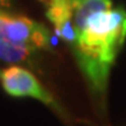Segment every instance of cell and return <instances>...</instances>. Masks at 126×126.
<instances>
[{
    "label": "cell",
    "instance_id": "1",
    "mask_svg": "<svg viewBox=\"0 0 126 126\" xmlns=\"http://www.w3.org/2000/svg\"><path fill=\"white\" fill-rule=\"evenodd\" d=\"M125 38L126 12L122 8L94 14L78 32L75 55L94 93H105L110 69Z\"/></svg>",
    "mask_w": 126,
    "mask_h": 126
},
{
    "label": "cell",
    "instance_id": "7",
    "mask_svg": "<svg viewBox=\"0 0 126 126\" xmlns=\"http://www.w3.org/2000/svg\"><path fill=\"white\" fill-rule=\"evenodd\" d=\"M1 74H3V71H1V70H0V78H1Z\"/></svg>",
    "mask_w": 126,
    "mask_h": 126
},
{
    "label": "cell",
    "instance_id": "3",
    "mask_svg": "<svg viewBox=\"0 0 126 126\" xmlns=\"http://www.w3.org/2000/svg\"><path fill=\"white\" fill-rule=\"evenodd\" d=\"M0 79L4 91L13 97H32L52 108H57L54 97L42 87L33 74L24 68L10 66L3 70Z\"/></svg>",
    "mask_w": 126,
    "mask_h": 126
},
{
    "label": "cell",
    "instance_id": "5",
    "mask_svg": "<svg viewBox=\"0 0 126 126\" xmlns=\"http://www.w3.org/2000/svg\"><path fill=\"white\" fill-rule=\"evenodd\" d=\"M110 9H112L111 0H84L80 4H78L75 6V13H74V26H75L77 34L83 29L87 22L94 14Z\"/></svg>",
    "mask_w": 126,
    "mask_h": 126
},
{
    "label": "cell",
    "instance_id": "9",
    "mask_svg": "<svg viewBox=\"0 0 126 126\" xmlns=\"http://www.w3.org/2000/svg\"><path fill=\"white\" fill-rule=\"evenodd\" d=\"M1 1H3V0H0V4H1Z\"/></svg>",
    "mask_w": 126,
    "mask_h": 126
},
{
    "label": "cell",
    "instance_id": "6",
    "mask_svg": "<svg viewBox=\"0 0 126 126\" xmlns=\"http://www.w3.org/2000/svg\"><path fill=\"white\" fill-rule=\"evenodd\" d=\"M73 1H74V4H75V5H78V4H80L81 1H84V0H73Z\"/></svg>",
    "mask_w": 126,
    "mask_h": 126
},
{
    "label": "cell",
    "instance_id": "8",
    "mask_svg": "<svg viewBox=\"0 0 126 126\" xmlns=\"http://www.w3.org/2000/svg\"><path fill=\"white\" fill-rule=\"evenodd\" d=\"M41 1H46V0H41Z\"/></svg>",
    "mask_w": 126,
    "mask_h": 126
},
{
    "label": "cell",
    "instance_id": "2",
    "mask_svg": "<svg viewBox=\"0 0 126 126\" xmlns=\"http://www.w3.org/2000/svg\"><path fill=\"white\" fill-rule=\"evenodd\" d=\"M50 42L48 29L23 16H14L0 9V60L9 64L28 60L37 50Z\"/></svg>",
    "mask_w": 126,
    "mask_h": 126
},
{
    "label": "cell",
    "instance_id": "4",
    "mask_svg": "<svg viewBox=\"0 0 126 126\" xmlns=\"http://www.w3.org/2000/svg\"><path fill=\"white\" fill-rule=\"evenodd\" d=\"M75 4L73 0H51L46 16L55 27V32L68 43L77 42V31L74 26Z\"/></svg>",
    "mask_w": 126,
    "mask_h": 126
}]
</instances>
